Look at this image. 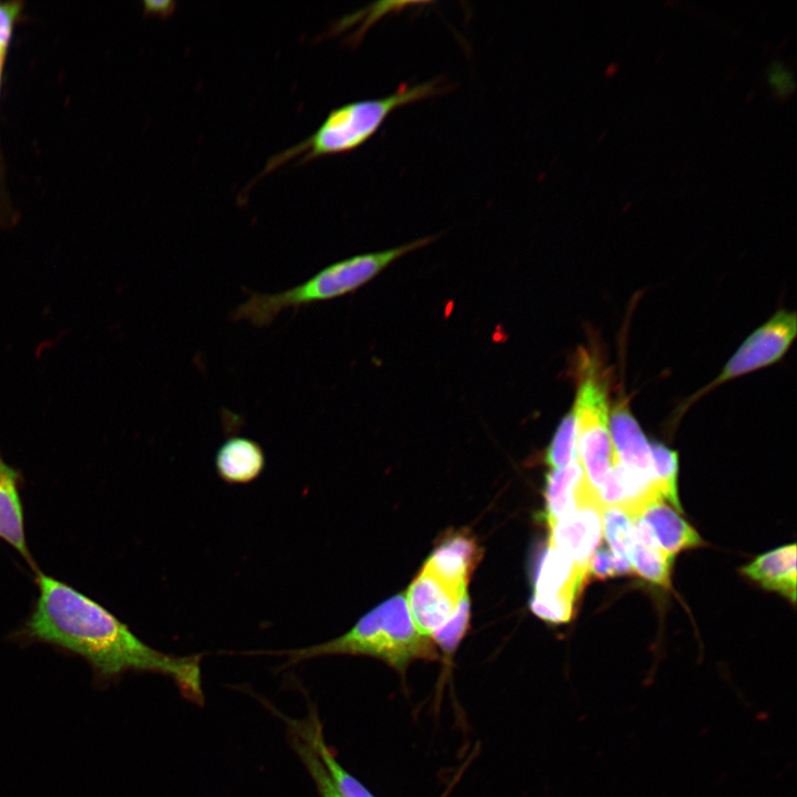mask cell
Returning <instances> with one entry per match:
<instances>
[{"mask_svg": "<svg viewBox=\"0 0 797 797\" xmlns=\"http://www.w3.org/2000/svg\"><path fill=\"white\" fill-rule=\"evenodd\" d=\"M673 560L672 557L643 546L634 537L630 561L638 575L648 581L669 587Z\"/></svg>", "mask_w": 797, "mask_h": 797, "instance_id": "cell-20", "label": "cell"}, {"mask_svg": "<svg viewBox=\"0 0 797 797\" xmlns=\"http://www.w3.org/2000/svg\"><path fill=\"white\" fill-rule=\"evenodd\" d=\"M266 455L260 444L249 437L231 436L217 449L215 467L228 484H248L260 476Z\"/></svg>", "mask_w": 797, "mask_h": 797, "instance_id": "cell-13", "label": "cell"}, {"mask_svg": "<svg viewBox=\"0 0 797 797\" xmlns=\"http://www.w3.org/2000/svg\"><path fill=\"white\" fill-rule=\"evenodd\" d=\"M276 653L286 654L291 663L323 655H368L382 660L400 673L415 660L437 659L429 636L414 624L405 594H396L379 604L337 639Z\"/></svg>", "mask_w": 797, "mask_h": 797, "instance_id": "cell-3", "label": "cell"}, {"mask_svg": "<svg viewBox=\"0 0 797 797\" xmlns=\"http://www.w3.org/2000/svg\"><path fill=\"white\" fill-rule=\"evenodd\" d=\"M176 3L173 1H146L144 10L151 14L159 17H169L175 10Z\"/></svg>", "mask_w": 797, "mask_h": 797, "instance_id": "cell-27", "label": "cell"}, {"mask_svg": "<svg viewBox=\"0 0 797 797\" xmlns=\"http://www.w3.org/2000/svg\"><path fill=\"white\" fill-rule=\"evenodd\" d=\"M796 334V313L785 309L776 311L745 339L717 377L687 400L683 410L724 383L775 364L786 354Z\"/></svg>", "mask_w": 797, "mask_h": 797, "instance_id": "cell-6", "label": "cell"}, {"mask_svg": "<svg viewBox=\"0 0 797 797\" xmlns=\"http://www.w3.org/2000/svg\"><path fill=\"white\" fill-rule=\"evenodd\" d=\"M587 577L569 556L549 545L536 576L531 611L546 621H569Z\"/></svg>", "mask_w": 797, "mask_h": 797, "instance_id": "cell-7", "label": "cell"}, {"mask_svg": "<svg viewBox=\"0 0 797 797\" xmlns=\"http://www.w3.org/2000/svg\"><path fill=\"white\" fill-rule=\"evenodd\" d=\"M584 477L578 460L548 474L546 485L548 525L559 520L576 506L578 489Z\"/></svg>", "mask_w": 797, "mask_h": 797, "instance_id": "cell-17", "label": "cell"}, {"mask_svg": "<svg viewBox=\"0 0 797 797\" xmlns=\"http://www.w3.org/2000/svg\"><path fill=\"white\" fill-rule=\"evenodd\" d=\"M465 594L466 591L456 589L423 567L405 598L414 624L429 636L453 614Z\"/></svg>", "mask_w": 797, "mask_h": 797, "instance_id": "cell-10", "label": "cell"}, {"mask_svg": "<svg viewBox=\"0 0 797 797\" xmlns=\"http://www.w3.org/2000/svg\"><path fill=\"white\" fill-rule=\"evenodd\" d=\"M35 576L39 596L21 631L24 638L82 656L100 681L126 671L156 672L170 677L186 697L203 701L200 655L157 651L93 599L41 571Z\"/></svg>", "mask_w": 797, "mask_h": 797, "instance_id": "cell-1", "label": "cell"}, {"mask_svg": "<svg viewBox=\"0 0 797 797\" xmlns=\"http://www.w3.org/2000/svg\"><path fill=\"white\" fill-rule=\"evenodd\" d=\"M632 571L633 568L629 560L618 558L607 548H597L589 565V575L597 578L625 575Z\"/></svg>", "mask_w": 797, "mask_h": 797, "instance_id": "cell-24", "label": "cell"}, {"mask_svg": "<svg viewBox=\"0 0 797 797\" xmlns=\"http://www.w3.org/2000/svg\"><path fill=\"white\" fill-rule=\"evenodd\" d=\"M634 516L645 522L660 550L669 557L674 558L681 550L702 545L698 534L663 499L649 503Z\"/></svg>", "mask_w": 797, "mask_h": 797, "instance_id": "cell-12", "label": "cell"}, {"mask_svg": "<svg viewBox=\"0 0 797 797\" xmlns=\"http://www.w3.org/2000/svg\"><path fill=\"white\" fill-rule=\"evenodd\" d=\"M742 572L765 589L796 601V546L777 548L757 557Z\"/></svg>", "mask_w": 797, "mask_h": 797, "instance_id": "cell-15", "label": "cell"}, {"mask_svg": "<svg viewBox=\"0 0 797 797\" xmlns=\"http://www.w3.org/2000/svg\"><path fill=\"white\" fill-rule=\"evenodd\" d=\"M444 89L441 80L402 84L390 95L334 107L309 137L270 157L258 178L291 161L303 165L318 157L350 153L365 144L394 111L437 96Z\"/></svg>", "mask_w": 797, "mask_h": 797, "instance_id": "cell-2", "label": "cell"}, {"mask_svg": "<svg viewBox=\"0 0 797 797\" xmlns=\"http://www.w3.org/2000/svg\"><path fill=\"white\" fill-rule=\"evenodd\" d=\"M552 470L561 469L578 460L577 422L573 407L559 422L546 454Z\"/></svg>", "mask_w": 797, "mask_h": 797, "instance_id": "cell-19", "label": "cell"}, {"mask_svg": "<svg viewBox=\"0 0 797 797\" xmlns=\"http://www.w3.org/2000/svg\"><path fill=\"white\" fill-rule=\"evenodd\" d=\"M433 237L422 238L395 248L355 255L335 261L306 281L275 293H250L230 313L232 321L268 327L287 309H299L351 293L375 278L402 256L426 246Z\"/></svg>", "mask_w": 797, "mask_h": 797, "instance_id": "cell-4", "label": "cell"}, {"mask_svg": "<svg viewBox=\"0 0 797 797\" xmlns=\"http://www.w3.org/2000/svg\"><path fill=\"white\" fill-rule=\"evenodd\" d=\"M573 411L577 422L578 462L594 489L613 464L607 381L597 361L583 353Z\"/></svg>", "mask_w": 797, "mask_h": 797, "instance_id": "cell-5", "label": "cell"}, {"mask_svg": "<svg viewBox=\"0 0 797 797\" xmlns=\"http://www.w3.org/2000/svg\"><path fill=\"white\" fill-rule=\"evenodd\" d=\"M610 436L613 460L634 480L659 494L650 443L633 416L628 398L617 400L610 407Z\"/></svg>", "mask_w": 797, "mask_h": 797, "instance_id": "cell-9", "label": "cell"}, {"mask_svg": "<svg viewBox=\"0 0 797 797\" xmlns=\"http://www.w3.org/2000/svg\"><path fill=\"white\" fill-rule=\"evenodd\" d=\"M468 619L469 601L465 594L453 614L431 634L432 639L445 653H453L467 630Z\"/></svg>", "mask_w": 797, "mask_h": 797, "instance_id": "cell-22", "label": "cell"}, {"mask_svg": "<svg viewBox=\"0 0 797 797\" xmlns=\"http://www.w3.org/2000/svg\"><path fill=\"white\" fill-rule=\"evenodd\" d=\"M549 527V545L569 556L589 576L591 557L602 537V506L587 477L579 486L576 506Z\"/></svg>", "mask_w": 797, "mask_h": 797, "instance_id": "cell-8", "label": "cell"}, {"mask_svg": "<svg viewBox=\"0 0 797 797\" xmlns=\"http://www.w3.org/2000/svg\"><path fill=\"white\" fill-rule=\"evenodd\" d=\"M477 558L476 544L467 536L454 535L435 549L424 567L456 589L466 591Z\"/></svg>", "mask_w": 797, "mask_h": 797, "instance_id": "cell-14", "label": "cell"}, {"mask_svg": "<svg viewBox=\"0 0 797 797\" xmlns=\"http://www.w3.org/2000/svg\"><path fill=\"white\" fill-rule=\"evenodd\" d=\"M20 482V473L8 465L0 453V538L18 551L37 573L40 570L25 539Z\"/></svg>", "mask_w": 797, "mask_h": 797, "instance_id": "cell-11", "label": "cell"}, {"mask_svg": "<svg viewBox=\"0 0 797 797\" xmlns=\"http://www.w3.org/2000/svg\"><path fill=\"white\" fill-rule=\"evenodd\" d=\"M654 480L660 497L670 501L679 511L681 506L676 490L677 453L659 442L650 443Z\"/></svg>", "mask_w": 797, "mask_h": 797, "instance_id": "cell-18", "label": "cell"}, {"mask_svg": "<svg viewBox=\"0 0 797 797\" xmlns=\"http://www.w3.org/2000/svg\"><path fill=\"white\" fill-rule=\"evenodd\" d=\"M602 532L610 545V550L618 558L630 561V551L634 542L631 517L619 508H604L602 510Z\"/></svg>", "mask_w": 797, "mask_h": 797, "instance_id": "cell-21", "label": "cell"}, {"mask_svg": "<svg viewBox=\"0 0 797 797\" xmlns=\"http://www.w3.org/2000/svg\"><path fill=\"white\" fill-rule=\"evenodd\" d=\"M21 11L19 2L0 3V84L13 25Z\"/></svg>", "mask_w": 797, "mask_h": 797, "instance_id": "cell-26", "label": "cell"}, {"mask_svg": "<svg viewBox=\"0 0 797 797\" xmlns=\"http://www.w3.org/2000/svg\"><path fill=\"white\" fill-rule=\"evenodd\" d=\"M767 82L779 99L789 97L796 87L793 72L782 61H773L766 71Z\"/></svg>", "mask_w": 797, "mask_h": 797, "instance_id": "cell-25", "label": "cell"}, {"mask_svg": "<svg viewBox=\"0 0 797 797\" xmlns=\"http://www.w3.org/2000/svg\"><path fill=\"white\" fill-rule=\"evenodd\" d=\"M290 724L292 731L307 739L313 747L340 797H375L338 762L325 743L317 715H310L301 722L291 721Z\"/></svg>", "mask_w": 797, "mask_h": 797, "instance_id": "cell-16", "label": "cell"}, {"mask_svg": "<svg viewBox=\"0 0 797 797\" xmlns=\"http://www.w3.org/2000/svg\"><path fill=\"white\" fill-rule=\"evenodd\" d=\"M292 741L297 753L300 755L303 764L311 774L320 796L340 797L331 783L323 764L310 743L298 735H292Z\"/></svg>", "mask_w": 797, "mask_h": 797, "instance_id": "cell-23", "label": "cell"}]
</instances>
